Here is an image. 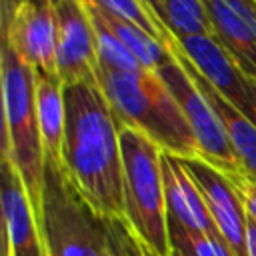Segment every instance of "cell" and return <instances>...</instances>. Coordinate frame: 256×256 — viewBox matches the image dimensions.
<instances>
[{
	"label": "cell",
	"instance_id": "cell-1",
	"mask_svg": "<svg viewBox=\"0 0 256 256\" xmlns=\"http://www.w3.org/2000/svg\"><path fill=\"white\" fill-rule=\"evenodd\" d=\"M64 170L102 218H124L122 122L96 80L64 86Z\"/></svg>",
	"mask_w": 256,
	"mask_h": 256
},
{
	"label": "cell",
	"instance_id": "cell-2",
	"mask_svg": "<svg viewBox=\"0 0 256 256\" xmlns=\"http://www.w3.org/2000/svg\"><path fill=\"white\" fill-rule=\"evenodd\" d=\"M96 82L122 126H132L178 158L200 156L188 120L158 70L118 72L96 66Z\"/></svg>",
	"mask_w": 256,
	"mask_h": 256
},
{
	"label": "cell",
	"instance_id": "cell-3",
	"mask_svg": "<svg viewBox=\"0 0 256 256\" xmlns=\"http://www.w3.org/2000/svg\"><path fill=\"white\" fill-rule=\"evenodd\" d=\"M0 72L4 114L2 156H6L18 170L40 220L46 156L36 112V74L4 42L0 50Z\"/></svg>",
	"mask_w": 256,
	"mask_h": 256
},
{
	"label": "cell",
	"instance_id": "cell-4",
	"mask_svg": "<svg viewBox=\"0 0 256 256\" xmlns=\"http://www.w3.org/2000/svg\"><path fill=\"white\" fill-rule=\"evenodd\" d=\"M124 220L160 256H170L162 148L132 126L120 128Z\"/></svg>",
	"mask_w": 256,
	"mask_h": 256
},
{
	"label": "cell",
	"instance_id": "cell-5",
	"mask_svg": "<svg viewBox=\"0 0 256 256\" xmlns=\"http://www.w3.org/2000/svg\"><path fill=\"white\" fill-rule=\"evenodd\" d=\"M40 226L48 256H112L106 218L76 190L62 164L46 160Z\"/></svg>",
	"mask_w": 256,
	"mask_h": 256
},
{
	"label": "cell",
	"instance_id": "cell-6",
	"mask_svg": "<svg viewBox=\"0 0 256 256\" xmlns=\"http://www.w3.org/2000/svg\"><path fill=\"white\" fill-rule=\"evenodd\" d=\"M158 74L168 84L170 92L174 94L176 102L180 104V108L188 120V126L192 130L198 150H200L198 158L206 160L208 164L216 166L218 170H222L228 176L242 174L244 168L230 144L228 132H226L220 116L216 114L214 106L208 102V98L204 96V92L200 90L196 80L188 74V70L184 68V64L178 60V56L174 52H172V58L166 60L158 68Z\"/></svg>",
	"mask_w": 256,
	"mask_h": 256
},
{
	"label": "cell",
	"instance_id": "cell-7",
	"mask_svg": "<svg viewBox=\"0 0 256 256\" xmlns=\"http://www.w3.org/2000/svg\"><path fill=\"white\" fill-rule=\"evenodd\" d=\"M2 42L36 74H56L58 16L52 2L24 0L2 12Z\"/></svg>",
	"mask_w": 256,
	"mask_h": 256
},
{
	"label": "cell",
	"instance_id": "cell-8",
	"mask_svg": "<svg viewBox=\"0 0 256 256\" xmlns=\"http://www.w3.org/2000/svg\"><path fill=\"white\" fill-rule=\"evenodd\" d=\"M178 48L194 64V68L240 112L256 124V86L230 52L214 38V34H194L176 38Z\"/></svg>",
	"mask_w": 256,
	"mask_h": 256
},
{
	"label": "cell",
	"instance_id": "cell-9",
	"mask_svg": "<svg viewBox=\"0 0 256 256\" xmlns=\"http://www.w3.org/2000/svg\"><path fill=\"white\" fill-rule=\"evenodd\" d=\"M188 172L196 180L204 202L222 234L226 244L236 256H248L246 232H248V210L236 180L202 158H182Z\"/></svg>",
	"mask_w": 256,
	"mask_h": 256
},
{
	"label": "cell",
	"instance_id": "cell-10",
	"mask_svg": "<svg viewBox=\"0 0 256 256\" xmlns=\"http://www.w3.org/2000/svg\"><path fill=\"white\" fill-rule=\"evenodd\" d=\"M56 74L62 86L96 80V36L82 0H60L56 4Z\"/></svg>",
	"mask_w": 256,
	"mask_h": 256
},
{
	"label": "cell",
	"instance_id": "cell-11",
	"mask_svg": "<svg viewBox=\"0 0 256 256\" xmlns=\"http://www.w3.org/2000/svg\"><path fill=\"white\" fill-rule=\"evenodd\" d=\"M0 206L6 256H48L42 226L14 164L2 156Z\"/></svg>",
	"mask_w": 256,
	"mask_h": 256
},
{
	"label": "cell",
	"instance_id": "cell-12",
	"mask_svg": "<svg viewBox=\"0 0 256 256\" xmlns=\"http://www.w3.org/2000/svg\"><path fill=\"white\" fill-rule=\"evenodd\" d=\"M214 38L240 68L256 78V4L248 0H202Z\"/></svg>",
	"mask_w": 256,
	"mask_h": 256
},
{
	"label": "cell",
	"instance_id": "cell-13",
	"mask_svg": "<svg viewBox=\"0 0 256 256\" xmlns=\"http://www.w3.org/2000/svg\"><path fill=\"white\" fill-rule=\"evenodd\" d=\"M162 170H164V192H166L168 216L178 220L182 226L190 230H198L202 234L224 240L184 160L162 150Z\"/></svg>",
	"mask_w": 256,
	"mask_h": 256
},
{
	"label": "cell",
	"instance_id": "cell-14",
	"mask_svg": "<svg viewBox=\"0 0 256 256\" xmlns=\"http://www.w3.org/2000/svg\"><path fill=\"white\" fill-rule=\"evenodd\" d=\"M170 50L178 56V60L184 64V68L188 70V74L196 80V84L200 86V90L204 92V96L208 98V102L214 106L216 114L220 116L226 132H228V138H230V144L244 168V172L256 176V124L244 114L240 112L234 104H230L196 68L194 64L184 56V52L178 48L176 44V38H172L170 42Z\"/></svg>",
	"mask_w": 256,
	"mask_h": 256
},
{
	"label": "cell",
	"instance_id": "cell-15",
	"mask_svg": "<svg viewBox=\"0 0 256 256\" xmlns=\"http://www.w3.org/2000/svg\"><path fill=\"white\" fill-rule=\"evenodd\" d=\"M36 112L46 160L64 166L62 152L66 132V102L64 86L58 76L36 74Z\"/></svg>",
	"mask_w": 256,
	"mask_h": 256
},
{
	"label": "cell",
	"instance_id": "cell-16",
	"mask_svg": "<svg viewBox=\"0 0 256 256\" xmlns=\"http://www.w3.org/2000/svg\"><path fill=\"white\" fill-rule=\"evenodd\" d=\"M90 20H92V28H94V36H96V52H98V64L118 70V72H136L142 70L144 66L136 60V56L122 44V40L114 34V30L106 24V20L102 18L96 2L92 0H82Z\"/></svg>",
	"mask_w": 256,
	"mask_h": 256
},
{
	"label": "cell",
	"instance_id": "cell-17",
	"mask_svg": "<svg viewBox=\"0 0 256 256\" xmlns=\"http://www.w3.org/2000/svg\"><path fill=\"white\" fill-rule=\"evenodd\" d=\"M160 20L174 38L212 34L202 0H160Z\"/></svg>",
	"mask_w": 256,
	"mask_h": 256
},
{
	"label": "cell",
	"instance_id": "cell-18",
	"mask_svg": "<svg viewBox=\"0 0 256 256\" xmlns=\"http://www.w3.org/2000/svg\"><path fill=\"white\" fill-rule=\"evenodd\" d=\"M168 236H170V250L174 248L184 256H236L224 240L202 234L198 230H190L170 216H168Z\"/></svg>",
	"mask_w": 256,
	"mask_h": 256
},
{
	"label": "cell",
	"instance_id": "cell-19",
	"mask_svg": "<svg viewBox=\"0 0 256 256\" xmlns=\"http://www.w3.org/2000/svg\"><path fill=\"white\" fill-rule=\"evenodd\" d=\"M92 2H96L106 12L144 28L148 34H152L154 38H158L164 44H170L172 38H174L166 30V26L148 10V6L142 0H92Z\"/></svg>",
	"mask_w": 256,
	"mask_h": 256
},
{
	"label": "cell",
	"instance_id": "cell-20",
	"mask_svg": "<svg viewBox=\"0 0 256 256\" xmlns=\"http://www.w3.org/2000/svg\"><path fill=\"white\" fill-rule=\"evenodd\" d=\"M110 244H112V256H132L128 246V222L124 218H106Z\"/></svg>",
	"mask_w": 256,
	"mask_h": 256
},
{
	"label": "cell",
	"instance_id": "cell-21",
	"mask_svg": "<svg viewBox=\"0 0 256 256\" xmlns=\"http://www.w3.org/2000/svg\"><path fill=\"white\" fill-rule=\"evenodd\" d=\"M232 178L236 180V184H238L240 190H242L248 216L256 222V176H252V174H248V172H242V174L232 176Z\"/></svg>",
	"mask_w": 256,
	"mask_h": 256
},
{
	"label": "cell",
	"instance_id": "cell-22",
	"mask_svg": "<svg viewBox=\"0 0 256 256\" xmlns=\"http://www.w3.org/2000/svg\"><path fill=\"white\" fill-rule=\"evenodd\" d=\"M130 228V226H128ZM128 246H130V254L132 256H160L152 246H148L138 234H134V230H128Z\"/></svg>",
	"mask_w": 256,
	"mask_h": 256
},
{
	"label": "cell",
	"instance_id": "cell-23",
	"mask_svg": "<svg viewBox=\"0 0 256 256\" xmlns=\"http://www.w3.org/2000/svg\"><path fill=\"white\" fill-rule=\"evenodd\" d=\"M246 248L248 256H256V222L248 216V232H246Z\"/></svg>",
	"mask_w": 256,
	"mask_h": 256
},
{
	"label": "cell",
	"instance_id": "cell-24",
	"mask_svg": "<svg viewBox=\"0 0 256 256\" xmlns=\"http://www.w3.org/2000/svg\"><path fill=\"white\" fill-rule=\"evenodd\" d=\"M142 2H144V4L148 6V10L160 20V0H142ZM160 22H162V20H160Z\"/></svg>",
	"mask_w": 256,
	"mask_h": 256
},
{
	"label": "cell",
	"instance_id": "cell-25",
	"mask_svg": "<svg viewBox=\"0 0 256 256\" xmlns=\"http://www.w3.org/2000/svg\"><path fill=\"white\" fill-rule=\"evenodd\" d=\"M170 256H184V254H180L178 250H174V248H172V250H170Z\"/></svg>",
	"mask_w": 256,
	"mask_h": 256
},
{
	"label": "cell",
	"instance_id": "cell-26",
	"mask_svg": "<svg viewBox=\"0 0 256 256\" xmlns=\"http://www.w3.org/2000/svg\"><path fill=\"white\" fill-rule=\"evenodd\" d=\"M248 2H252V4H256V2H254V0H248Z\"/></svg>",
	"mask_w": 256,
	"mask_h": 256
},
{
	"label": "cell",
	"instance_id": "cell-27",
	"mask_svg": "<svg viewBox=\"0 0 256 256\" xmlns=\"http://www.w3.org/2000/svg\"><path fill=\"white\" fill-rule=\"evenodd\" d=\"M254 86H256V78H254Z\"/></svg>",
	"mask_w": 256,
	"mask_h": 256
},
{
	"label": "cell",
	"instance_id": "cell-28",
	"mask_svg": "<svg viewBox=\"0 0 256 256\" xmlns=\"http://www.w3.org/2000/svg\"><path fill=\"white\" fill-rule=\"evenodd\" d=\"M254 2H256V0H254Z\"/></svg>",
	"mask_w": 256,
	"mask_h": 256
}]
</instances>
